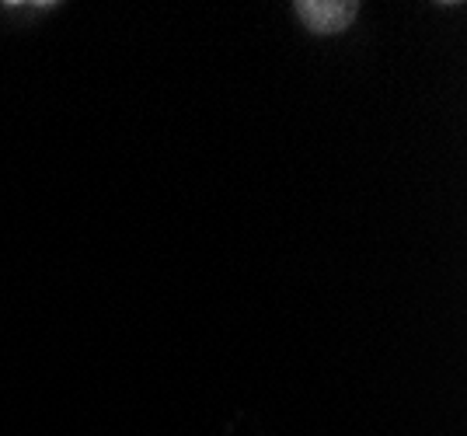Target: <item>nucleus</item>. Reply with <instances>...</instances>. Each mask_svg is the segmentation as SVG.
I'll list each match as a JSON object with an SVG mask.
<instances>
[{"instance_id":"f257e3e1","label":"nucleus","mask_w":467,"mask_h":436,"mask_svg":"<svg viewBox=\"0 0 467 436\" xmlns=\"http://www.w3.org/2000/svg\"><path fill=\"white\" fill-rule=\"evenodd\" d=\"M296 18L304 21L311 32L317 36H335V32H346L356 15H359V4L356 0H300L293 4Z\"/></svg>"}]
</instances>
